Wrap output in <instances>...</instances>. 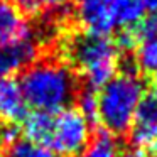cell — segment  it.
Segmentation results:
<instances>
[{
	"mask_svg": "<svg viewBox=\"0 0 157 157\" xmlns=\"http://www.w3.org/2000/svg\"><path fill=\"white\" fill-rule=\"evenodd\" d=\"M75 17L86 34L110 36L117 27L113 0H73Z\"/></svg>",
	"mask_w": 157,
	"mask_h": 157,
	"instance_id": "5b68a950",
	"label": "cell"
},
{
	"mask_svg": "<svg viewBox=\"0 0 157 157\" xmlns=\"http://www.w3.org/2000/svg\"><path fill=\"white\" fill-rule=\"evenodd\" d=\"M29 113V105L25 101L24 91L17 78L0 79V120L7 125H15L22 122Z\"/></svg>",
	"mask_w": 157,
	"mask_h": 157,
	"instance_id": "52a82bcc",
	"label": "cell"
},
{
	"mask_svg": "<svg viewBox=\"0 0 157 157\" xmlns=\"http://www.w3.org/2000/svg\"><path fill=\"white\" fill-rule=\"evenodd\" d=\"M32 39L24 14L12 0H0V46H12Z\"/></svg>",
	"mask_w": 157,
	"mask_h": 157,
	"instance_id": "ba28073f",
	"label": "cell"
},
{
	"mask_svg": "<svg viewBox=\"0 0 157 157\" xmlns=\"http://www.w3.org/2000/svg\"><path fill=\"white\" fill-rule=\"evenodd\" d=\"M132 32V37L135 41V46L140 41H145V39L155 37L157 36V14H152L149 17H144L139 24H135L133 27H127Z\"/></svg>",
	"mask_w": 157,
	"mask_h": 157,
	"instance_id": "e0dca14e",
	"label": "cell"
},
{
	"mask_svg": "<svg viewBox=\"0 0 157 157\" xmlns=\"http://www.w3.org/2000/svg\"><path fill=\"white\" fill-rule=\"evenodd\" d=\"M91 140V123L78 108H63L52 113L48 147L61 157H78Z\"/></svg>",
	"mask_w": 157,
	"mask_h": 157,
	"instance_id": "277c9868",
	"label": "cell"
},
{
	"mask_svg": "<svg viewBox=\"0 0 157 157\" xmlns=\"http://www.w3.org/2000/svg\"><path fill=\"white\" fill-rule=\"evenodd\" d=\"M145 4L144 0H113V14L117 25L123 29L133 27L145 17Z\"/></svg>",
	"mask_w": 157,
	"mask_h": 157,
	"instance_id": "8fae6325",
	"label": "cell"
},
{
	"mask_svg": "<svg viewBox=\"0 0 157 157\" xmlns=\"http://www.w3.org/2000/svg\"><path fill=\"white\" fill-rule=\"evenodd\" d=\"M66 51L90 90H100L118 71L120 49L110 36L76 34L69 39Z\"/></svg>",
	"mask_w": 157,
	"mask_h": 157,
	"instance_id": "3957f363",
	"label": "cell"
},
{
	"mask_svg": "<svg viewBox=\"0 0 157 157\" xmlns=\"http://www.w3.org/2000/svg\"><path fill=\"white\" fill-rule=\"evenodd\" d=\"M120 157H149V155H147L142 149H130V150H127V152H123Z\"/></svg>",
	"mask_w": 157,
	"mask_h": 157,
	"instance_id": "ac0fdd59",
	"label": "cell"
},
{
	"mask_svg": "<svg viewBox=\"0 0 157 157\" xmlns=\"http://www.w3.org/2000/svg\"><path fill=\"white\" fill-rule=\"evenodd\" d=\"M98 123L110 135H123L130 130L135 112L145 96V85L135 71L117 73L96 93Z\"/></svg>",
	"mask_w": 157,
	"mask_h": 157,
	"instance_id": "7a4b0ae2",
	"label": "cell"
},
{
	"mask_svg": "<svg viewBox=\"0 0 157 157\" xmlns=\"http://www.w3.org/2000/svg\"><path fill=\"white\" fill-rule=\"evenodd\" d=\"M154 90H155V95H157V73L154 75Z\"/></svg>",
	"mask_w": 157,
	"mask_h": 157,
	"instance_id": "ffe728a7",
	"label": "cell"
},
{
	"mask_svg": "<svg viewBox=\"0 0 157 157\" xmlns=\"http://www.w3.org/2000/svg\"><path fill=\"white\" fill-rule=\"evenodd\" d=\"M37 56L34 37L12 46H0V79L14 76L17 71L32 64Z\"/></svg>",
	"mask_w": 157,
	"mask_h": 157,
	"instance_id": "9c48e42d",
	"label": "cell"
},
{
	"mask_svg": "<svg viewBox=\"0 0 157 157\" xmlns=\"http://www.w3.org/2000/svg\"><path fill=\"white\" fill-rule=\"evenodd\" d=\"M120 144L108 132H100L83 149L78 157H120Z\"/></svg>",
	"mask_w": 157,
	"mask_h": 157,
	"instance_id": "7c38bea8",
	"label": "cell"
},
{
	"mask_svg": "<svg viewBox=\"0 0 157 157\" xmlns=\"http://www.w3.org/2000/svg\"><path fill=\"white\" fill-rule=\"evenodd\" d=\"M78 110L90 123L98 122V96L95 90H85L78 96Z\"/></svg>",
	"mask_w": 157,
	"mask_h": 157,
	"instance_id": "2e32d148",
	"label": "cell"
},
{
	"mask_svg": "<svg viewBox=\"0 0 157 157\" xmlns=\"http://www.w3.org/2000/svg\"><path fill=\"white\" fill-rule=\"evenodd\" d=\"M7 157H61L52 149L29 140H15L7 147Z\"/></svg>",
	"mask_w": 157,
	"mask_h": 157,
	"instance_id": "9a60e30c",
	"label": "cell"
},
{
	"mask_svg": "<svg viewBox=\"0 0 157 157\" xmlns=\"http://www.w3.org/2000/svg\"><path fill=\"white\" fill-rule=\"evenodd\" d=\"M135 66L145 75L157 73V36L140 41L135 46Z\"/></svg>",
	"mask_w": 157,
	"mask_h": 157,
	"instance_id": "5bb4252c",
	"label": "cell"
},
{
	"mask_svg": "<svg viewBox=\"0 0 157 157\" xmlns=\"http://www.w3.org/2000/svg\"><path fill=\"white\" fill-rule=\"evenodd\" d=\"M73 0H15V5L22 14L27 15H49L61 14Z\"/></svg>",
	"mask_w": 157,
	"mask_h": 157,
	"instance_id": "4fadbf2b",
	"label": "cell"
},
{
	"mask_svg": "<svg viewBox=\"0 0 157 157\" xmlns=\"http://www.w3.org/2000/svg\"><path fill=\"white\" fill-rule=\"evenodd\" d=\"M130 139L137 149L152 145L157 139V95H145L140 101L130 127Z\"/></svg>",
	"mask_w": 157,
	"mask_h": 157,
	"instance_id": "8992f818",
	"label": "cell"
},
{
	"mask_svg": "<svg viewBox=\"0 0 157 157\" xmlns=\"http://www.w3.org/2000/svg\"><path fill=\"white\" fill-rule=\"evenodd\" d=\"M150 147H152V150H154V152L157 154V139L154 140V144H152V145H150Z\"/></svg>",
	"mask_w": 157,
	"mask_h": 157,
	"instance_id": "44dd1931",
	"label": "cell"
},
{
	"mask_svg": "<svg viewBox=\"0 0 157 157\" xmlns=\"http://www.w3.org/2000/svg\"><path fill=\"white\" fill-rule=\"evenodd\" d=\"M145 4V9L152 14H157V0H144Z\"/></svg>",
	"mask_w": 157,
	"mask_h": 157,
	"instance_id": "d6986e66",
	"label": "cell"
},
{
	"mask_svg": "<svg viewBox=\"0 0 157 157\" xmlns=\"http://www.w3.org/2000/svg\"><path fill=\"white\" fill-rule=\"evenodd\" d=\"M51 125H52V113L36 112L34 110L32 113H27L25 118L22 120V132L25 135V140L48 147Z\"/></svg>",
	"mask_w": 157,
	"mask_h": 157,
	"instance_id": "30bf717a",
	"label": "cell"
},
{
	"mask_svg": "<svg viewBox=\"0 0 157 157\" xmlns=\"http://www.w3.org/2000/svg\"><path fill=\"white\" fill-rule=\"evenodd\" d=\"M25 101L36 112L58 113L68 108L76 95V78L66 64L59 61H34L24 69L21 79Z\"/></svg>",
	"mask_w": 157,
	"mask_h": 157,
	"instance_id": "6da1fadb",
	"label": "cell"
}]
</instances>
